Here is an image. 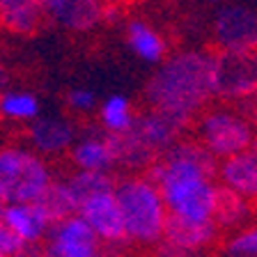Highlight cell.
I'll return each mask as SVG.
<instances>
[{"label":"cell","instance_id":"1","mask_svg":"<svg viewBox=\"0 0 257 257\" xmlns=\"http://www.w3.org/2000/svg\"><path fill=\"white\" fill-rule=\"evenodd\" d=\"M216 161L198 140H179L152 163L147 177L159 186L170 216L195 223L214 220L218 202Z\"/></svg>","mask_w":257,"mask_h":257},{"label":"cell","instance_id":"2","mask_svg":"<svg viewBox=\"0 0 257 257\" xmlns=\"http://www.w3.org/2000/svg\"><path fill=\"white\" fill-rule=\"evenodd\" d=\"M216 87V53L182 51L168 55L166 62L145 83V101L154 110L172 112L193 122L209 103Z\"/></svg>","mask_w":257,"mask_h":257},{"label":"cell","instance_id":"3","mask_svg":"<svg viewBox=\"0 0 257 257\" xmlns=\"http://www.w3.org/2000/svg\"><path fill=\"white\" fill-rule=\"evenodd\" d=\"M115 198L119 202L126 225V234L136 243H159L166 234L170 211L159 186L147 175L124 177L115 186Z\"/></svg>","mask_w":257,"mask_h":257},{"label":"cell","instance_id":"4","mask_svg":"<svg viewBox=\"0 0 257 257\" xmlns=\"http://www.w3.org/2000/svg\"><path fill=\"white\" fill-rule=\"evenodd\" d=\"M53 184L44 156L26 147H0V204H32Z\"/></svg>","mask_w":257,"mask_h":257},{"label":"cell","instance_id":"5","mask_svg":"<svg viewBox=\"0 0 257 257\" xmlns=\"http://www.w3.org/2000/svg\"><path fill=\"white\" fill-rule=\"evenodd\" d=\"M195 136L204 150L220 161L252 150L255 145L250 117L230 108H209L200 112L195 119Z\"/></svg>","mask_w":257,"mask_h":257},{"label":"cell","instance_id":"6","mask_svg":"<svg viewBox=\"0 0 257 257\" xmlns=\"http://www.w3.org/2000/svg\"><path fill=\"white\" fill-rule=\"evenodd\" d=\"M214 96L225 101H241L257 96V51L216 53Z\"/></svg>","mask_w":257,"mask_h":257},{"label":"cell","instance_id":"7","mask_svg":"<svg viewBox=\"0 0 257 257\" xmlns=\"http://www.w3.org/2000/svg\"><path fill=\"white\" fill-rule=\"evenodd\" d=\"M214 42L218 51H257V12L243 5H225L214 19Z\"/></svg>","mask_w":257,"mask_h":257},{"label":"cell","instance_id":"8","mask_svg":"<svg viewBox=\"0 0 257 257\" xmlns=\"http://www.w3.org/2000/svg\"><path fill=\"white\" fill-rule=\"evenodd\" d=\"M99 236L80 216L53 225L44 257H103Z\"/></svg>","mask_w":257,"mask_h":257},{"label":"cell","instance_id":"9","mask_svg":"<svg viewBox=\"0 0 257 257\" xmlns=\"http://www.w3.org/2000/svg\"><path fill=\"white\" fill-rule=\"evenodd\" d=\"M188 124H191V119L186 117L150 108L145 115L136 117V124L131 131L156 159H161L170 147H175L182 140V131Z\"/></svg>","mask_w":257,"mask_h":257},{"label":"cell","instance_id":"10","mask_svg":"<svg viewBox=\"0 0 257 257\" xmlns=\"http://www.w3.org/2000/svg\"><path fill=\"white\" fill-rule=\"evenodd\" d=\"M78 216L106 243H122V241L128 239L124 216H122L117 198H115V191L96 193V195H90L87 200H83L78 209Z\"/></svg>","mask_w":257,"mask_h":257},{"label":"cell","instance_id":"11","mask_svg":"<svg viewBox=\"0 0 257 257\" xmlns=\"http://www.w3.org/2000/svg\"><path fill=\"white\" fill-rule=\"evenodd\" d=\"M48 19H53L67 30H90L101 21L108 5L99 0H42Z\"/></svg>","mask_w":257,"mask_h":257},{"label":"cell","instance_id":"12","mask_svg":"<svg viewBox=\"0 0 257 257\" xmlns=\"http://www.w3.org/2000/svg\"><path fill=\"white\" fill-rule=\"evenodd\" d=\"M220 186L246 200H257V152L248 150L218 163Z\"/></svg>","mask_w":257,"mask_h":257},{"label":"cell","instance_id":"13","mask_svg":"<svg viewBox=\"0 0 257 257\" xmlns=\"http://www.w3.org/2000/svg\"><path fill=\"white\" fill-rule=\"evenodd\" d=\"M28 138L39 156H58L67 150L71 152L74 126L58 117H37L28 126Z\"/></svg>","mask_w":257,"mask_h":257},{"label":"cell","instance_id":"14","mask_svg":"<svg viewBox=\"0 0 257 257\" xmlns=\"http://www.w3.org/2000/svg\"><path fill=\"white\" fill-rule=\"evenodd\" d=\"M216 232H218V225L214 220L195 223V220H184V218H177V216H170L166 225L163 241H168L170 246L179 248V250L188 252V255H195V252L207 248L216 239Z\"/></svg>","mask_w":257,"mask_h":257},{"label":"cell","instance_id":"15","mask_svg":"<svg viewBox=\"0 0 257 257\" xmlns=\"http://www.w3.org/2000/svg\"><path fill=\"white\" fill-rule=\"evenodd\" d=\"M71 161L78 170L87 172H108L112 166H117L115 152L108 136H87L80 138L69 152Z\"/></svg>","mask_w":257,"mask_h":257},{"label":"cell","instance_id":"16","mask_svg":"<svg viewBox=\"0 0 257 257\" xmlns=\"http://www.w3.org/2000/svg\"><path fill=\"white\" fill-rule=\"evenodd\" d=\"M3 214H5V220L10 223V227L21 236L26 243H35V241H39L44 236V232L53 225L37 202H32V204H10V207H3Z\"/></svg>","mask_w":257,"mask_h":257},{"label":"cell","instance_id":"17","mask_svg":"<svg viewBox=\"0 0 257 257\" xmlns=\"http://www.w3.org/2000/svg\"><path fill=\"white\" fill-rule=\"evenodd\" d=\"M126 42L136 55L145 62H166L168 44L156 28L145 21H131L126 26Z\"/></svg>","mask_w":257,"mask_h":257},{"label":"cell","instance_id":"18","mask_svg":"<svg viewBox=\"0 0 257 257\" xmlns=\"http://www.w3.org/2000/svg\"><path fill=\"white\" fill-rule=\"evenodd\" d=\"M48 16L42 7V0H30L14 7L0 10V23L16 35H35Z\"/></svg>","mask_w":257,"mask_h":257},{"label":"cell","instance_id":"19","mask_svg":"<svg viewBox=\"0 0 257 257\" xmlns=\"http://www.w3.org/2000/svg\"><path fill=\"white\" fill-rule=\"evenodd\" d=\"M37 204L44 209V214L48 216V220L53 225L64 218L76 216V211L80 209V200L76 198V193L71 191L67 179H64V182H55L53 179V184L48 186V191L44 193Z\"/></svg>","mask_w":257,"mask_h":257},{"label":"cell","instance_id":"20","mask_svg":"<svg viewBox=\"0 0 257 257\" xmlns=\"http://www.w3.org/2000/svg\"><path fill=\"white\" fill-rule=\"evenodd\" d=\"M99 119H101L103 128H106L110 136L128 134L136 124V115H134V108H131V101L122 94H112L101 103V108H99Z\"/></svg>","mask_w":257,"mask_h":257},{"label":"cell","instance_id":"21","mask_svg":"<svg viewBox=\"0 0 257 257\" xmlns=\"http://www.w3.org/2000/svg\"><path fill=\"white\" fill-rule=\"evenodd\" d=\"M0 115L12 122H35L39 115V99L32 92L7 90L0 94Z\"/></svg>","mask_w":257,"mask_h":257},{"label":"cell","instance_id":"22","mask_svg":"<svg viewBox=\"0 0 257 257\" xmlns=\"http://www.w3.org/2000/svg\"><path fill=\"white\" fill-rule=\"evenodd\" d=\"M250 211H252L250 200L232 193L230 188L218 186V202H216V216H214L216 225H223V227L239 225L250 216Z\"/></svg>","mask_w":257,"mask_h":257},{"label":"cell","instance_id":"23","mask_svg":"<svg viewBox=\"0 0 257 257\" xmlns=\"http://www.w3.org/2000/svg\"><path fill=\"white\" fill-rule=\"evenodd\" d=\"M67 184L71 186V191L76 193V198L80 202L87 200L90 195H96V193L115 191V186H117V182L108 172H87V170H78L76 175H71L67 179Z\"/></svg>","mask_w":257,"mask_h":257},{"label":"cell","instance_id":"24","mask_svg":"<svg viewBox=\"0 0 257 257\" xmlns=\"http://www.w3.org/2000/svg\"><path fill=\"white\" fill-rule=\"evenodd\" d=\"M26 241L16 234L10 227V223L5 220V214H3V207H0V255L3 257H23L28 252Z\"/></svg>","mask_w":257,"mask_h":257},{"label":"cell","instance_id":"25","mask_svg":"<svg viewBox=\"0 0 257 257\" xmlns=\"http://www.w3.org/2000/svg\"><path fill=\"white\" fill-rule=\"evenodd\" d=\"M225 250H227L230 257H257V225L236 232L227 241Z\"/></svg>","mask_w":257,"mask_h":257},{"label":"cell","instance_id":"26","mask_svg":"<svg viewBox=\"0 0 257 257\" xmlns=\"http://www.w3.org/2000/svg\"><path fill=\"white\" fill-rule=\"evenodd\" d=\"M67 106L74 112H92L96 106V96L92 90L85 87H74V90L67 92Z\"/></svg>","mask_w":257,"mask_h":257},{"label":"cell","instance_id":"27","mask_svg":"<svg viewBox=\"0 0 257 257\" xmlns=\"http://www.w3.org/2000/svg\"><path fill=\"white\" fill-rule=\"evenodd\" d=\"M250 122H252V126H255V145H252V150L257 152V108L252 110V115H250Z\"/></svg>","mask_w":257,"mask_h":257},{"label":"cell","instance_id":"28","mask_svg":"<svg viewBox=\"0 0 257 257\" xmlns=\"http://www.w3.org/2000/svg\"><path fill=\"white\" fill-rule=\"evenodd\" d=\"M5 83V64H3V55H0V85Z\"/></svg>","mask_w":257,"mask_h":257},{"label":"cell","instance_id":"29","mask_svg":"<svg viewBox=\"0 0 257 257\" xmlns=\"http://www.w3.org/2000/svg\"><path fill=\"white\" fill-rule=\"evenodd\" d=\"M99 3H103V5H108V3H110V0H99Z\"/></svg>","mask_w":257,"mask_h":257},{"label":"cell","instance_id":"30","mask_svg":"<svg viewBox=\"0 0 257 257\" xmlns=\"http://www.w3.org/2000/svg\"><path fill=\"white\" fill-rule=\"evenodd\" d=\"M209 3H220V0H209Z\"/></svg>","mask_w":257,"mask_h":257},{"label":"cell","instance_id":"31","mask_svg":"<svg viewBox=\"0 0 257 257\" xmlns=\"http://www.w3.org/2000/svg\"><path fill=\"white\" fill-rule=\"evenodd\" d=\"M0 207H3V204H0Z\"/></svg>","mask_w":257,"mask_h":257},{"label":"cell","instance_id":"32","mask_svg":"<svg viewBox=\"0 0 257 257\" xmlns=\"http://www.w3.org/2000/svg\"><path fill=\"white\" fill-rule=\"evenodd\" d=\"M0 257H3V255H0Z\"/></svg>","mask_w":257,"mask_h":257}]
</instances>
